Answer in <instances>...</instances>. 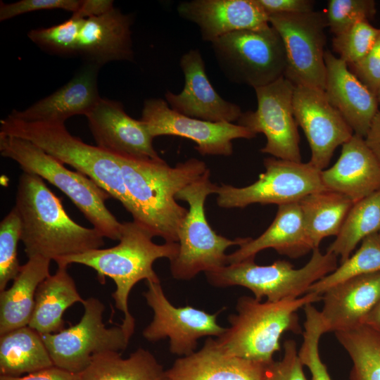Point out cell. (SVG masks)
<instances>
[{
    "label": "cell",
    "mask_w": 380,
    "mask_h": 380,
    "mask_svg": "<svg viewBox=\"0 0 380 380\" xmlns=\"http://www.w3.org/2000/svg\"><path fill=\"white\" fill-rule=\"evenodd\" d=\"M210 176L208 169L175 196L189 206L178 232V253L170 261L171 274L176 279L190 280L201 272L205 273L227 265V248L240 247L251 239H229L217 234L210 226L205 214V203L209 195L216 194L218 187L210 181Z\"/></svg>",
    "instance_id": "obj_7"
},
{
    "label": "cell",
    "mask_w": 380,
    "mask_h": 380,
    "mask_svg": "<svg viewBox=\"0 0 380 380\" xmlns=\"http://www.w3.org/2000/svg\"><path fill=\"white\" fill-rule=\"evenodd\" d=\"M164 380H169L165 376Z\"/></svg>",
    "instance_id": "obj_49"
},
{
    "label": "cell",
    "mask_w": 380,
    "mask_h": 380,
    "mask_svg": "<svg viewBox=\"0 0 380 380\" xmlns=\"http://www.w3.org/2000/svg\"><path fill=\"white\" fill-rule=\"evenodd\" d=\"M319 311L324 334L362 322L380 300V272L357 276L327 289Z\"/></svg>",
    "instance_id": "obj_22"
},
{
    "label": "cell",
    "mask_w": 380,
    "mask_h": 380,
    "mask_svg": "<svg viewBox=\"0 0 380 380\" xmlns=\"http://www.w3.org/2000/svg\"><path fill=\"white\" fill-rule=\"evenodd\" d=\"M376 13L373 0H329L325 15L330 31L336 35L357 22L369 21Z\"/></svg>",
    "instance_id": "obj_39"
},
{
    "label": "cell",
    "mask_w": 380,
    "mask_h": 380,
    "mask_svg": "<svg viewBox=\"0 0 380 380\" xmlns=\"http://www.w3.org/2000/svg\"><path fill=\"white\" fill-rule=\"evenodd\" d=\"M379 32L380 29L369 20L357 22L342 33L334 35L333 49L348 65L354 64L369 53Z\"/></svg>",
    "instance_id": "obj_38"
},
{
    "label": "cell",
    "mask_w": 380,
    "mask_h": 380,
    "mask_svg": "<svg viewBox=\"0 0 380 380\" xmlns=\"http://www.w3.org/2000/svg\"><path fill=\"white\" fill-rule=\"evenodd\" d=\"M265 172L257 181L244 187L222 184L216 194L217 204L223 208H245L251 204H277L298 202L313 192L325 190L320 170L310 162H293L266 158Z\"/></svg>",
    "instance_id": "obj_11"
},
{
    "label": "cell",
    "mask_w": 380,
    "mask_h": 380,
    "mask_svg": "<svg viewBox=\"0 0 380 380\" xmlns=\"http://www.w3.org/2000/svg\"><path fill=\"white\" fill-rule=\"evenodd\" d=\"M294 88L284 77L255 88L257 109L242 113L237 124L255 135L265 136L267 142L261 152L279 159L302 162L298 125L293 113Z\"/></svg>",
    "instance_id": "obj_13"
},
{
    "label": "cell",
    "mask_w": 380,
    "mask_h": 380,
    "mask_svg": "<svg viewBox=\"0 0 380 380\" xmlns=\"http://www.w3.org/2000/svg\"><path fill=\"white\" fill-rule=\"evenodd\" d=\"M380 232V189L354 203L327 252L346 261L367 236Z\"/></svg>",
    "instance_id": "obj_33"
},
{
    "label": "cell",
    "mask_w": 380,
    "mask_h": 380,
    "mask_svg": "<svg viewBox=\"0 0 380 380\" xmlns=\"http://www.w3.org/2000/svg\"><path fill=\"white\" fill-rule=\"evenodd\" d=\"M53 366L41 334L29 326L0 335V374L20 376Z\"/></svg>",
    "instance_id": "obj_29"
},
{
    "label": "cell",
    "mask_w": 380,
    "mask_h": 380,
    "mask_svg": "<svg viewBox=\"0 0 380 380\" xmlns=\"http://www.w3.org/2000/svg\"><path fill=\"white\" fill-rule=\"evenodd\" d=\"M267 248H273L279 254L291 258H300L314 250L298 202L278 205L270 227L258 238L251 239L227 255V265L255 257L258 253Z\"/></svg>",
    "instance_id": "obj_26"
},
{
    "label": "cell",
    "mask_w": 380,
    "mask_h": 380,
    "mask_svg": "<svg viewBox=\"0 0 380 380\" xmlns=\"http://www.w3.org/2000/svg\"><path fill=\"white\" fill-rule=\"evenodd\" d=\"M348 67L376 95L380 86V32L369 53Z\"/></svg>",
    "instance_id": "obj_42"
},
{
    "label": "cell",
    "mask_w": 380,
    "mask_h": 380,
    "mask_svg": "<svg viewBox=\"0 0 380 380\" xmlns=\"http://www.w3.org/2000/svg\"><path fill=\"white\" fill-rule=\"evenodd\" d=\"M68 266L58 265L54 274H50L37 287L34 307L28 326L39 334H53L64 329L63 315L76 303L83 304Z\"/></svg>",
    "instance_id": "obj_28"
},
{
    "label": "cell",
    "mask_w": 380,
    "mask_h": 380,
    "mask_svg": "<svg viewBox=\"0 0 380 380\" xmlns=\"http://www.w3.org/2000/svg\"><path fill=\"white\" fill-rule=\"evenodd\" d=\"M305 321L303 342L298 355L303 366L310 372L311 380H332L319 353V342L324 334L319 311L312 304L304 308Z\"/></svg>",
    "instance_id": "obj_36"
},
{
    "label": "cell",
    "mask_w": 380,
    "mask_h": 380,
    "mask_svg": "<svg viewBox=\"0 0 380 380\" xmlns=\"http://www.w3.org/2000/svg\"><path fill=\"white\" fill-rule=\"evenodd\" d=\"M320 176L326 189L353 203L380 189V165L365 138L355 134L342 145L334 165L322 170Z\"/></svg>",
    "instance_id": "obj_21"
},
{
    "label": "cell",
    "mask_w": 380,
    "mask_h": 380,
    "mask_svg": "<svg viewBox=\"0 0 380 380\" xmlns=\"http://www.w3.org/2000/svg\"><path fill=\"white\" fill-rule=\"evenodd\" d=\"M337 258L315 248L310 260L298 269L286 260L259 265L251 257L205 274L213 286H241L251 290L259 301L266 297L268 301L277 302L307 294L312 284L336 269Z\"/></svg>",
    "instance_id": "obj_8"
},
{
    "label": "cell",
    "mask_w": 380,
    "mask_h": 380,
    "mask_svg": "<svg viewBox=\"0 0 380 380\" xmlns=\"http://www.w3.org/2000/svg\"><path fill=\"white\" fill-rule=\"evenodd\" d=\"M21 233V220L13 206L0 222V291L5 290L20 272L17 248Z\"/></svg>",
    "instance_id": "obj_37"
},
{
    "label": "cell",
    "mask_w": 380,
    "mask_h": 380,
    "mask_svg": "<svg viewBox=\"0 0 380 380\" xmlns=\"http://www.w3.org/2000/svg\"><path fill=\"white\" fill-rule=\"evenodd\" d=\"M85 19L72 16L58 25L32 30L28 32V37L49 52L60 55L78 54L80 33Z\"/></svg>",
    "instance_id": "obj_35"
},
{
    "label": "cell",
    "mask_w": 380,
    "mask_h": 380,
    "mask_svg": "<svg viewBox=\"0 0 380 380\" xmlns=\"http://www.w3.org/2000/svg\"><path fill=\"white\" fill-rule=\"evenodd\" d=\"M376 96L379 103V105H380V86L379 87L376 92Z\"/></svg>",
    "instance_id": "obj_48"
},
{
    "label": "cell",
    "mask_w": 380,
    "mask_h": 380,
    "mask_svg": "<svg viewBox=\"0 0 380 380\" xmlns=\"http://www.w3.org/2000/svg\"><path fill=\"white\" fill-rule=\"evenodd\" d=\"M267 366L226 353L209 336L199 350L177 359L165 376L169 380H265Z\"/></svg>",
    "instance_id": "obj_23"
},
{
    "label": "cell",
    "mask_w": 380,
    "mask_h": 380,
    "mask_svg": "<svg viewBox=\"0 0 380 380\" xmlns=\"http://www.w3.org/2000/svg\"><path fill=\"white\" fill-rule=\"evenodd\" d=\"M322 298L308 293L296 299L262 303L253 297H239L237 313L229 316L230 327L216 342L227 354L268 365L274 361V353L280 350L284 332L303 334L297 311Z\"/></svg>",
    "instance_id": "obj_4"
},
{
    "label": "cell",
    "mask_w": 380,
    "mask_h": 380,
    "mask_svg": "<svg viewBox=\"0 0 380 380\" xmlns=\"http://www.w3.org/2000/svg\"><path fill=\"white\" fill-rule=\"evenodd\" d=\"M380 272V234L365 238L357 251L336 269L310 288L308 293L322 296L327 289L348 279Z\"/></svg>",
    "instance_id": "obj_34"
},
{
    "label": "cell",
    "mask_w": 380,
    "mask_h": 380,
    "mask_svg": "<svg viewBox=\"0 0 380 380\" xmlns=\"http://www.w3.org/2000/svg\"><path fill=\"white\" fill-rule=\"evenodd\" d=\"M14 207L21 220V241L28 258L41 256L56 262L101 248L105 243L101 232L68 216L61 200L38 175H20Z\"/></svg>",
    "instance_id": "obj_2"
},
{
    "label": "cell",
    "mask_w": 380,
    "mask_h": 380,
    "mask_svg": "<svg viewBox=\"0 0 380 380\" xmlns=\"http://www.w3.org/2000/svg\"><path fill=\"white\" fill-rule=\"evenodd\" d=\"M50 262L41 256L28 258L11 286L0 291V335L28 326L37 287L50 275Z\"/></svg>",
    "instance_id": "obj_27"
},
{
    "label": "cell",
    "mask_w": 380,
    "mask_h": 380,
    "mask_svg": "<svg viewBox=\"0 0 380 380\" xmlns=\"http://www.w3.org/2000/svg\"><path fill=\"white\" fill-rule=\"evenodd\" d=\"M352 361L350 380H380V331L362 322L334 333Z\"/></svg>",
    "instance_id": "obj_32"
},
{
    "label": "cell",
    "mask_w": 380,
    "mask_h": 380,
    "mask_svg": "<svg viewBox=\"0 0 380 380\" xmlns=\"http://www.w3.org/2000/svg\"><path fill=\"white\" fill-rule=\"evenodd\" d=\"M113 8V1L110 0H82L79 10L72 16L78 18L99 16Z\"/></svg>",
    "instance_id": "obj_45"
},
{
    "label": "cell",
    "mask_w": 380,
    "mask_h": 380,
    "mask_svg": "<svg viewBox=\"0 0 380 380\" xmlns=\"http://www.w3.org/2000/svg\"><path fill=\"white\" fill-rule=\"evenodd\" d=\"M298 204L315 249L324 238L338 234L353 202L343 194L325 189L306 195Z\"/></svg>",
    "instance_id": "obj_30"
},
{
    "label": "cell",
    "mask_w": 380,
    "mask_h": 380,
    "mask_svg": "<svg viewBox=\"0 0 380 380\" xmlns=\"http://www.w3.org/2000/svg\"><path fill=\"white\" fill-rule=\"evenodd\" d=\"M324 94L354 134L365 137L379 111L374 94L348 68V64L325 51Z\"/></svg>",
    "instance_id": "obj_20"
},
{
    "label": "cell",
    "mask_w": 380,
    "mask_h": 380,
    "mask_svg": "<svg viewBox=\"0 0 380 380\" xmlns=\"http://www.w3.org/2000/svg\"><path fill=\"white\" fill-rule=\"evenodd\" d=\"M379 234H380V232H379Z\"/></svg>",
    "instance_id": "obj_50"
},
{
    "label": "cell",
    "mask_w": 380,
    "mask_h": 380,
    "mask_svg": "<svg viewBox=\"0 0 380 380\" xmlns=\"http://www.w3.org/2000/svg\"><path fill=\"white\" fill-rule=\"evenodd\" d=\"M269 23L280 35L286 55L284 77L295 87L324 90L326 77L325 14L318 11L269 15Z\"/></svg>",
    "instance_id": "obj_12"
},
{
    "label": "cell",
    "mask_w": 380,
    "mask_h": 380,
    "mask_svg": "<svg viewBox=\"0 0 380 380\" xmlns=\"http://www.w3.org/2000/svg\"><path fill=\"white\" fill-rule=\"evenodd\" d=\"M132 23L130 15L115 8L86 18L80 33L78 54L98 67L113 61H132Z\"/></svg>",
    "instance_id": "obj_25"
},
{
    "label": "cell",
    "mask_w": 380,
    "mask_h": 380,
    "mask_svg": "<svg viewBox=\"0 0 380 380\" xmlns=\"http://www.w3.org/2000/svg\"><path fill=\"white\" fill-rule=\"evenodd\" d=\"M0 124L1 134L28 140L62 163L73 167L130 213L132 206L121 167L113 155L72 136L64 123L30 122L9 114Z\"/></svg>",
    "instance_id": "obj_5"
},
{
    "label": "cell",
    "mask_w": 380,
    "mask_h": 380,
    "mask_svg": "<svg viewBox=\"0 0 380 380\" xmlns=\"http://www.w3.org/2000/svg\"><path fill=\"white\" fill-rule=\"evenodd\" d=\"M80 373H73L56 366L20 376H1L0 380H80Z\"/></svg>",
    "instance_id": "obj_44"
},
{
    "label": "cell",
    "mask_w": 380,
    "mask_h": 380,
    "mask_svg": "<svg viewBox=\"0 0 380 380\" xmlns=\"http://www.w3.org/2000/svg\"><path fill=\"white\" fill-rule=\"evenodd\" d=\"M296 122L311 150L310 163L318 170L328 167L336 148L354 134L341 113L329 102L324 90L296 86L293 97Z\"/></svg>",
    "instance_id": "obj_16"
},
{
    "label": "cell",
    "mask_w": 380,
    "mask_h": 380,
    "mask_svg": "<svg viewBox=\"0 0 380 380\" xmlns=\"http://www.w3.org/2000/svg\"><path fill=\"white\" fill-rule=\"evenodd\" d=\"M147 286L144 296L153 317L142 334L148 341L169 338L171 353L184 357L195 352L199 338L220 337L226 331L217 324L219 312L210 314L189 305L175 307L165 296L160 283L147 281Z\"/></svg>",
    "instance_id": "obj_14"
},
{
    "label": "cell",
    "mask_w": 380,
    "mask_h": 380,
    "mask_svg": "<svg viewBox=\"0 0 380 380\" xmlns=\"http://www.w3.org/2000/svg\"><path fill=\"white\" fill-rule=\"evenodd\" d=\"M98 68L90 64L52 94L10 114L25 122L64 124L72 116L86 115L101 98L97 87Z\"/></svg>",
    "instance_id": "obj_24"
},
{
    "label": "cell",
    "mask_w": 380,
    "mask_h": 380,
    "mask_svg": "<svg viewBox=\"0 0 380 380\" xmlns=\"http://www.w3.org/2000/svg\"><path fill=\"white\" fill-rule=\"evenodd\" d=\"M177 11L181 18L196 24L202 39L211 43L236 31L270 25L258 0H191L180 3Z\"/></svg>",
    "instance_id": "obj_19"
},
{
    "label": "cell",
    "mask_w": 380,
    "mask_h": 380,
    "mask_svg": "<svg viewBox=\"0 0 380 380\" xmlns=\"http://www.w3.org/2000/svg\"><path fill=\"white\" fill-rule=\"evenodd\" d=\"M81 0H21L6 4L1 1L0 20L4 21L19 15L40 10L63 9L76 13Z\"/></svg>",
    "instance_id": "obj_41"
},
{
    "label": "cell",
    "mask_w": 380,
    "mask_h": 380,
    "mask_svg": "<svg viewBox=\"0 0 380 380\" xmlns=\"http://www.w3.org/2000/svg\"><path fill=\"white\" fill-rule=\"evenodd\" d=\"M85 116L96 146L104 151L123 158L162 160L144 124L127 115L120 102L101 98Z\"/></svg>",
    "instance_id": "obj_17"
},
{
    "label": "cell",
    "mask_w": 380,
    "mask_h": 380,
    "mask_svg": "<svg viewBox=\"0 0 380 380\" xmlns=\"http://www.w3.org/2000/svg\"><path fill=\"white\" fill-rule=\"evenodd\" d=\"M84 314L77 324L53 334H40L53 365L80 374L99 354L126 349L131 337L120 326L107 328L104 305L96 298L85 299Z\"/></svg>",
    "instance_id": "obj_10"
},
{
    "label": "cell",
    "mask_w": 380,
    "mask_h": 380,
    "mask_svg": "<svg viewBox=\"0 0 380 380\" xmlns=\"http://www.w3.org/2000/svg\"><path fill=\"white\" fill-rule=\"evenodd\" d=\"M220 68L232 82L254 89L284 76L286 55L282 39L270 25L224 35L212 43Z\"/></svg>",
    "instance_id": "obj_9"
},
{
    "label": "cell",
    "mask_w": 380,
    "mask_h": 380,
    "mask_svg": "<svg viewBox=\"0 0 380 380\" xmlns=\"http://www.w3.org/2000/svg\"><path fill=\"white\" fill-rule=\"evenodd\" d=\"M165 371L154 355L139 348L127 358L111 352L94 356L80 380H164Z\"/></svg>",
    "instance_id": "obj_31"
},
{
    "label": "cell",
    "mask_w": 380,
    "mask_h": 380,
    "mask_svg": "<svg viewBox=\"0 0 380 380\" xmlns=\"http://www.w3.org/2000/svg\"><path fill=\"white\" fill-rule=\"evenodd\" d=\"M0 153L16 162L24 172L38 175L56 186L104 237L119 241L122 223L105 203L110 196L87 176L68 170L28 140L1 133Z\"/></svg>",
    "instance_id": "obj_6"
},
{
    "label": "cell",
    "mask_w": 380,
    "mask_h": 380,
    "mask_svg": "<svg viewBox=\"0 0 380 380\" xmlns=\"http://www.w3.org/2000/svg\"><path fill=\"white\" fill-rule=\"evenodd\" d=\"M153 235L140 224L134 222L122 223L120 238L116 246L108 248H97L61 258L58 265L68 266L72 263L84 265L94 269L99 281L104 283L105 277L111 278L115 290L112 293L115 307L122 312L124 319L121 327L132 336L135 320L128 307V298L132 289L139 281L160 283L153 269V262L159 258L174 260L179 251L178 242L157 244Z\"/></svg>",
    "instance_id": "obj_3"
},
{
    "label": "cell",
    "mask_w": 380,
    "mask_h": 380,
    "mask_svg": "<svg viewBox=\"0 0 380 380\" xmlns=\"http://www.w3.org/2000/svg\"><path fill=\"white\" fill-rule=\"evenodd\" d=\"M365 139L380 165V111L376 115Z\"/></svg>",
    "instance_id": "obj_46"
},
{
    "label": "cell",
    "mask_w": 380,
    "mask_h": 380,
    "mask_svg": "<svg viewBox=\"0 0 380 380\" xmlns=\"http://www.w3.org/2000/svg\"><path fill=\"white\" fill-rule=\"evenodd\" d=\"M179 65L184 85L179 94L167 91L165 101L173 110L188 117L213 122L237 121L242 114L239 106L222 99L207 76L201 53L191 49L184 53Z\"/></svg>",
    "instance_id": "obj_18"
},
{
    "label": "cell",
    "mask_w": 380,
    "mask_h": 380,
    "mask_svg": "<svg viewBox=\"0 0 380 380\" xmlns=\"http://www.w3.org/2000/svg\"><path fill=\"white\" fill-rule=\"evenodd\" d=\"M267 15L278 13H300L313 11L311 0H258Z\"/></svg>",
    "instance_id": "obj_43"
},
{
    "label": "cell",
    "mask_w": 380,
    "mask_h": 380,
    "mask_svg": "<svg viewBox=\"0 0 380 380\" xmlns=\"http://www.w3.org/2000/svg\"><path fill=\"white\" fill-rule=\"evenodd\" d=\"M141 120L153 139L173 135L192 140L203 156H229L234 139H251L256 136L238 124L213 122L182 115L159 98L144 101Z\"/></svg>",
    "instance_id": "obj_15"
},
{
    "label": "cell",
    "mask_w": 380,
    "mask_h": 380,
    "mask_svg": "<svg viewBox=\"0 0 380 380\" xmlns=\"http://www.w3.org/2000/svg\"><path fill=\"white\" fill-rule=\"evenodd\" d=\"M114 156L121 167L133 220L153 237L178 242V232L188 210L178 204L175 196L205 173L206 164L193 158L171 167L163 159Z\"/></svg>",
    "instance_id": "obj_1"
},
{
    "label": "cell",
    "mask_w": 380,
    "mask_h": 380,
    "mask_svg": "<svg viewBox=\"0 0 380 380\" xmlns=\"http://www.w3.org/2000/svg\"><path fill=\"white\" fill-rule=\"evenodd\" d=\"M361 322L380 331V300L374 308L363 318Z\"/></svg>",
    "instance_id": "obj_47"
},
{
    "label": "cell",
    "mask_w": 380,
    "mask_h": 380,
    "mask_svg": "<svg viewBox=\"0 0 380 380\" xmlns=\"http://www.w3.org/2000/svg\"><path fill=\"white\" fill-rule=\"evenodd\" d=\"M284 355L279 361L267 365L265 380H308L303 372V365L298 355L296 343L289 339L284 341Z\"/></svg>",
    "instance_id": "obj_40"
}]
</instances>
